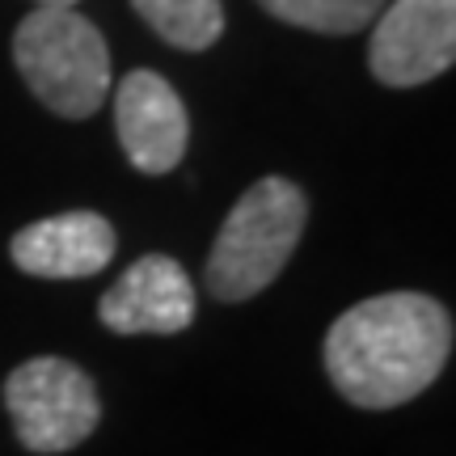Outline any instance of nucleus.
I'll return each mask as SVG.
<instances>
[{"label": "nucleus", "mask_w": 456, "mask_h": 456, "mask_svg": "<svg viewBox=\"0 0 456 456\" xmlns=\"http://www.w3.org/2000/svg\"><path fill=\"white\" fill-rule=\"evenodd\" d=\"M452 355V313L423 292L368 296L326 334L330 385L359 410L406 406Z\"/></svg>", "instance_id": "nucleus-1"}, {"label": "nucleus", "mask_w": 456, "mask_h": 456, "mask_svg": "<svg viewBox=\"0 0 456 456\" xmlns=\"http://www.w3.org/2000/svg\"><path fill=\"white\" fill-rule=\"evenodd\" d=\"M309 199L288 178L254 182L224 216L208 254V292L224 305H241L271 288L300 245Z\"/></svg>", "instance_id": "nucleus-2"}, {"label": "nucleus", "mask_w": 456, "mask_h": 456, "mask_svg": "<svg viewBox=\"0 0 456 456\" xmlns=\"http://www.w3.org/2000/svg\"><path fill=\"white\" fill-rule=\"evenodd\" d=\"M21 81L47 110L89 118L110 94V51L102 30L77 9H34L13 34Z\"/></svg>", "instance_id": "nucleus-3"}, {"label": "nucleus", "mask_w": 456, "mask_h": 456, "mask_svg": "<svg viewBox=\"0 0 456 456\" xmlns=\"http://www.w3.org/2000/svg\"><path fill=\"white\" fill-rule=\"evenodd\" d=\"M4 406L13 419L17 440L30 452H68L94 436L102 419L98 389L85 368L72 359L38 355L4 380Z\"/></svg>", "instance_id": "nucleus-4"}, {"label": "nucleus", "mask_w": 456, "mask_h": 456, "mask_svg": "<svg viewBox=\"0 0 456 456\" xmlns=\"http://www.w3.org/2000/svg\"><path fill=\"white\" fill-rule=\"evenodd\" d=\"M456 60V0H393L368 47V68L389 89L436 81Z\"/></svg>", "instance_id": "nucleus-5"}, {"label": "nucleus", "mask_w": 456, "mask_h": 456, "mask_svg": "<svg viewBox=\"0 0 456 456\" xmlns=\"http://www.w3.org/2000/svg\"><path fill=\"white\" fill-rule=\"evenodd\" d=\"M114 131L140 174H169L186 152L191 118L174 85L148 68H135L114 89Z\"/></svg>", "instance_id": "nucleus-6"}, {"label": "nucleus", "mask_w": 456, "mask_h": 456, "mask_svg": "<svg viewBox=\"0 0 456 456\" xmlns=\"http://www.w3.org/2000/svg\"><path fill=\"white\" fill-rule=\"evenodd\" d=\"M98 317L114 334H178L195 322V283L169 254H144L102 296Z\"/></svg>", "instance_id": "nucleus-7"}, {"label": "nucleus", "mask_w": 456, "mask_h": 456, "mask_svg": "<svg viewBox=\"0 0 456 456\" xmlns=\"http://www.w3.org/2000/svg\"><path fill=\"white\" fill-rule=\"evenodd\" d=\"M17 271L38 279H89L114 258V228L98 212H64L26 224L9 241Z\"/></svg>", "instance_id": "nucleus-8"}, {"label": "nucleus", "mask_w": 456, "mask_h": 456, "mask_svg": "<svg viewBox=\"0 0 456 456\" xmlns=\"http://www.w3.org/2000/svg\"><path fill=\"white\" fill-rule=\"evenodd\" d=\"M135 13L178 51H208L224 34L220 0H131Z\"/></svg>", "instance_id": "nucleus-9"}, {"label": "nucleus", "mask_w": 456, "mask_h": 456, "mask_svg": "<svg viewBox=\"0 0 456 456\" xmlns=\"http://www.w3.org/2000/svg\"><path fill=\"white\" fill-rule=\"evenodd\" d=\"M262 9L288 26L313 34H355L372 26L385 0H258Z\"/></svg>", "instance_id": "nucleus-10"}, {"label": "nucleus", "mask_w": 456, "mask_h": 456, "mask_svg": "<svg viewBox=\"0 0 456 456\" xmlns=\"http://www.w3.org/2000/svg\"><path fill=\"white\" fill-rule=\"evenodd\" d=\"M38 4H43V9H72L77 0H38Z\"/></svg>", "instance_id": "nucleus-11"}]
</instances>
